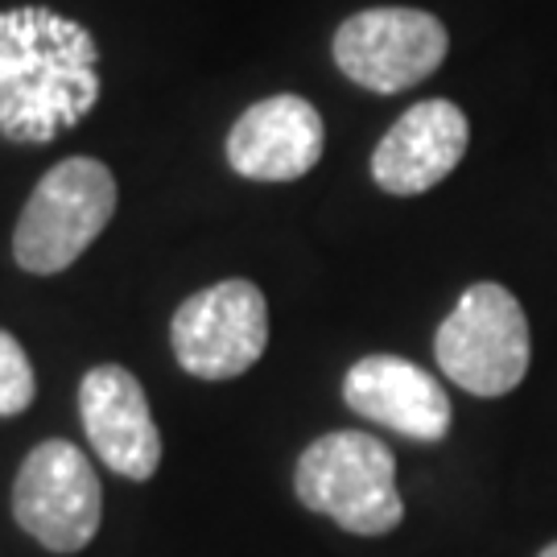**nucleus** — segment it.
<instances>
[{
    "label": "nucleus",
    "mask_w": 557,
    "mask_h": 557,
    "mask_svg": "<svg viewBox=\"0 0 557 557\" xmlns=\"http://www.w3.org/2000/svg\"><path fill=\"white\" fill-rule=\"evenodd\" d=\"M100 103V46L75 17L46 4L0 13V133L21 145L50 140Z\"/></svg>",
    "instance_id": "obj_1"
},
{
    "label": "nucleus",
    "mask_w": 557,
    "mask_h": 557,
    "mask_svg": "<svg viewBox=\"0 0 557 557\" xmlns=\"http://www.w3.org/2000/svg\"><path fill=\"white\" fill-rule=\"evenodd\" d=\"M294 492L301 508L331 517L356 537H384L405 520L397 458L380 438L359 430H335L310 442L294 467Z\"/></svg>",
    "instance_id": "obj_2"
},
{
    "label": "nucleus",
    "mask_w": 557,
    "mask_h": 557,
    "mask_svg": "<svg viewBox=\"0 0 557 557\" xmlns=\"http://www.w3.org/2000/svg\"><path fill=\"white\" fill-rule=\"evenodd\" d=\"M116 215V178L96 158H66L46 170L21 207L13 260L25 273H62L100 239Z\"/></svg>",
    "instance_id": "obj_3"
},
{
    "label": "nucleus",
    "mask_w": 557,
    "mask_h": 557,
    "mask_svg": "<svg viewBox=\"0 0 557 557\" xmlns=\"http://www.w3.org/2000/svg\"><path fill=\"white\" fill-rule=\"evenodd\" d=\"M438 368L471 397H504L529 372V319L520 301L496 285H471L434 335Z\"/></svg>",
    "instance_id": "obj_4"
},
{
    "label": "nucleus",
    "mask_w": 557,
    "mask_h": 557,
    "mask_svg": "<svg viewBox=\"0 0 557 557\" xmlns=\"http://www.w3.org/2000/svg\"><path fill=\"white\" fill-rule=\"evenodd\" d=\"M13 517L50 554L87 549L103 520V487L91 458L62 438L34 446L13 479Z\"/></svg>",
    "instance_id": "obj_5"
},
{
    "label": "nucleus",
    "mask_w": 557,
    "mask_h": 557,
    "mask_svg": "<svg viewBox=\"0 0 557 557\" xmlns=\"http://www.w3.org/2000/svg\"><path fill=\"white\" fill-rule=\"evenodd\" d=\"M170 347L182 372L199 380H236L269 347V301L252 281L232 277L190 294L174 310Z\"/></svg>",
    "instance_id": "obj_6"
},
{
    "label": "nucleus",
    "mask_w": 557,
    "mask_h": 557,
    "mask_svg": "<svg viewBox=\"0 0 557 557\" xmlns=\"http://www.w3.org/2000/svg\"><path fill=\"white\" fill-rule=\"evenodd\" d=\"M446 46H450L446 25L434 13L384 4L343 21L331 50H335V66L351 83L376 96H397L438 71Z\"/></svg>",
    "instance_id": "obj_7"
},
{
    "label": "nucleus",
    "mask_w": 557,
    "mask_h": 557,
    "mask_svg": "<svg viewBox=\"0 0 557 557\" xmlns=\"http://www.w3.org/2000/svg\"><path fill=\"white\" fill-rule=\"evenodd\" d=\"M79 418L83 434L108 471L145 483L161 467V430L140 380L128 368L100 363L83 376Z\"/></svg>",
    "instance_id": "obj_8"
},
{
    "label": "nucleus",
    "mask_w": 557,
    "mask_h": 557,
    "mask_svg": "<svg viewBox=\"0 0 557 557\" xmlns=\"http://www.w3.org/2000/svg\"><path fill=\"white\" fill-rule=\"evenodd\" d=\"M343 400L351 413L413 442H442L455 421L442 380L400 356H363L351 363Z\"/></svg>",
    "instance_id": "obj_9"
},
{
    "label": "nucleus",
    "mask_w": 557,
    "mask_h": 557,
    "mask_svg": "<svg viewBox=\"0 0 557 557\" xmlns=\"http://www.w3.org/2000/svg\"><path fill=\"white\" fill-rule=\"evenodd\" d=\"M471 124L450 100H421L384 133L372 153V178L384 195H425L467 158Z\"/></svg>",
    "instance_id": "obj_10"
},
{
    "label": "nucleus",
    "mask_w": 557,
    "mask_h": 557,
    "mask_svg": "<svg viewBox=\"0 0 557 557\" xmlns=\"http://www.w3.org/2000/svg\"><path fill=\"white\" fill-rule=\"evenodd\" d=\"M326 128L319 108L301 96L252 103L227 133V165L252 182H298L322 161Z\"/></svg>",
    "instance_id": "obj_11"
},
{
    "label": "nucleus",
    "mask_w": 557,
    "mask_h": 557,
    "mask_svg": "<svg viewBox=\"0 0 557 557\" xmlns=\"http://www.w3.org/2000/svg\"><path fill=\"white\" fill-rule=\"evenodd\" d=\"M38 397V380H34V363L25 356L17 338L0 331V418H17Z\"/></svg>",
    "instance_id": "obj_12"
},
{
    "label": "nucleus",
    "mask_w": 557,
    "mask_h": 557,
    "mask_svg": "<svg viewBox=\"0 0 557 557\" xmlns=\"http://www.w3.org/2000/svg\"><path fill=\"white\" fill-rule=\"evenodd\" d=\"M537 557H557V541H549V545H545V549H541Z\"/></svg>",
    "instance_id": "obj_13"
}]
</instances>
